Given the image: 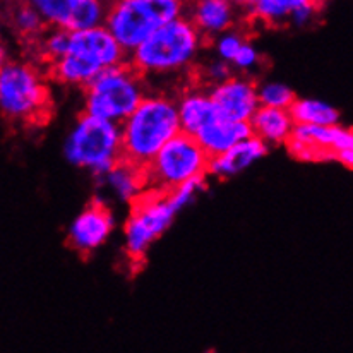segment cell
Returning <instances> with one entry per match:
<instances>
[{
    "label": "cell",
    "instance_id": "14",
    "mask_svg": "<svg viewBox=\"0 0 353 353\" xmlns=\"http://www.w3.org/2000/svg\"><path fill=\"white\" fill-rule=\"evenodd\" d=\"M323 0H252L250 14L268 26H307L319 14Z\"/></svg>",
    "mask_w": 353,
    "mask_h": 353
},
{
    "label": "cell",
    "instance_id": "1",
    "mask_svg": "<svg viewBox=\"0 0 353 353\" xmlns=\"http://www.w3.org/2000/svg\"><path fill=\"white\" fill-rule=\"evenodd\" d=\"M119 125L122 158L144 168L180 132L176 101L165 94H146Z\"/></svg>",
    "mask_w": 353,
    "mask_h": 353
},
{
    "label": "cell",
    "instance_id": "10",
    "mask_svg": "<svg viewBox=\"0 0 353 353\" xmlns=\"http://www.w3.org/2000/svg\"><path fill=\"white\" fill-rule=\"evenodd\" d=\"M288 153L307 163L338 161L347 168L353 163L352 129L336 125H296L287 139Z\"/></svg>",
    "mask_w": 353,
    "mask_h": 353
},
{
    "label": "cell",
    "instance_id": "22",
    "mask_svg": "<svg viewBox=\"0 0 353 353\" xmlns=\"http://www.w3.org/2000/svg\"><path fill=\"white\" fill-rule=\"evenodd\" d=\"M12 24L16 28V31L19 34H23L28 40H37L45 30H47V24L43 23V19L40 17V14L23 0V3L14 9L12 12Z\"/></svg>",
    "mask_w": 353,
    "mask_h": 353
},
{
    "label": "cell",
    "instance_id": "19",
    "mask_svg": "<svg viewBox=\"0 0 353 353\" xmlns=\"http://www.w3.org/2000/svg\"><path fill=\"white\" fill-rule=\"evenodd\" d=\"M176 114H179L180 130L192 136L208 120L218 115V112L211 101L210 91L199 90V88L194 90L192 88L176 101Z\"/></svg>",
    "mask_w": 353,
    "mask_h": 353
},
{
    "label": "cell",
    "instance_id": "21",
    "mask_svg": "<svg viewBox=\"0 0 353 353\" xmlns=\"http://www.w3.org/2000/svg\"><path fill=\"white\" fill-rule=\"evenodd\" d=\"M288 112L296 125H336L340 123V114L336 108L321 100L295 98Z\"/></svg>",
    "mask_w": 353,
    "mask_h": 353
},
{
    "label": "cell",
    "instance_id": "18",
    "mask_svg": "<svg viewBox=\"0 0 353 353\" xmlns=\"http://www.w3.org/2000/svg\"><path fill=\"white\" fill-rule=\"evenodd\" d=\"M250 134L264 144H285L294 130L295 122L287 108H274L259 105L249 120Z\"/></svg>",
    "mask_w": 353,
    "mask_h": 353
},
{
    "label": "cell",
    "instance_id": "15",
    "mask_svg": "<svg viewBox=\"0 0 353 353\" xmlns=\"http://www.w3.org/2000/svg\"><path fill=\"white\" fill-rule=\"evenodd\" d=\"M250 136V127L247 122H236L221 117L220 114L214 115L213 119L208 120L203 127L192 134L194 139L201 144L208 157L213 158L227 151L239 141L245 139Z\"/></svg>",
    "mask_w": 353,
    "mask_h": 353
},
{
    "label": "cell",
    "instance_id": "6",
    "mask_svg": "<svg viewBox=\"0 0 353 353\" xmlns=\"http://www.w3.org/2000/svg\"><path fill=\"white\" fill-rule=\"evenodd\" d=\"M86 90L84 114L120 123L146 97L143 76L129 62L103 69Z\"/></svg>",
    "mask_w": 353,
    "mask_h": 353
},
{
    "label": "cell",
    "instance_id": "24",
    "mask_svg": "<svg viewBox=\"0 0 353 353\" xmlns=\"http://www.w3.org/2000/svg\"><path fill=\"white\" fill-rule=\"evenodd\" d=\"M243 38L240 33H235V31H223L221 34H218L216 38V54L218 57L221 60H225V62L232 63V60L236 55V52H239V48L242 47L243 43Z\"/></svg>",
    "mask_w": 353,
    "mask_h": 353
},
{
    "label": "cell",
    "instance_id": "25",
    "mask_svg": "<svg viewBox=\"0 0 353 353\" xmlns=\"http://www.w3.org/2000/svg\"><path fill=\"white\" fill-rule=\"evenodd\" d=\"M259 60L261 57L259 54H257L256 48H254L250 43H247V41H243L242 47L239 48V52H236L234 60H232V65L240 70H250L259 63Z\"/></svg>",
    "mask_w": 353,
    "mask_h": 353
},
{
    "label": "cell",
    "instance_id": "13",
    "mask_svg": "<svg viewBox=\"0 0 353 353\" xmlns=\"http://www.w3.org/2000/svg\"><path fill=\"white\" fill-rule=\"evenodd\" d=\"M210 98L218 114L225 119L249 123L259 108L257 86L245 77H227L210 90Z\"/></svg>",
    "mask_w": 353,
    "mask_h": 353
},
{
    "label": "cell",
    "instance_id": "20",
    "mask_svg": "<svg viewBox=\"0 0 353 353\" xmlns=\"http://www.w3.org/2000/svg\"><path fill=\"white\" fill-rule=\"evenodd\" d=\"M108 187L114 190L120 201L132 203L144 189H146V174L144 168L130 163V161L120 158L117 163L110 168L105 175Z\"/></svg>",
    "mask_w": 353,
    "mask_h": 353
},
{
    "label": "cell",
    "instance_id": "9",
    "mask_svg": "<svg viewBox=\"0 0 353 353\" xmlns=\"http://www.w3.org/2000/svg\"><path fill=\"white\" fill-rule=\"evenodd\" d=\"M125 234V252L132 263H141L148 249L160 239L174 223L179 208L172 201L170 192L157 189H144L132 201Z\"/></svg>",
    "mask_w": 353,
    "mask_h": 353
},
{
    "label": "cell",
    "instance_id": "4",
    "mask_svg": "<svg viewBox=\"0 0 353 353\" xmlns=\"http://www.w3.org/2000/svg\"><path fill=\"white\" fill-rule=\"evenodd\" d=\"M50 114V91L43 74L28 62L0 69V115L10 122L43 123Z\"/></svg>",
    "mask_w": 353,
    "mask_h": 353
},
{
    "label": "cell",
    "instance_id": "11",
    "mask_svg": "<svg viewBox=\"0 0 353 353\" xmlns=\"http://www.w3.org/2000/svg\"><path fill=\"white\" fill-rule=\"evenodd\" d=\"M48 28L69 31L90 30L105 23L108 6L103 0H24Z\"/></svg>",
    "mask_w": 353,
    "mask_h": 353
},
{
    "label": "cell",
    "instance_id": "16",
    "mask_svg": "<svg viewBox=\"0 0 353 353\" xmlns=\"http://www.w3.org/2000/svg\"><path fill=\"white\" fill-rule=\"evenodd\" d=\"M268 153V144L257 139L256 136L250 134L245 139L239 141L227 151H223L218 157L210 158L208 165V174L216 176H234L242 174L249 167H252L256 161H259L264 154Z\"/></svg>",
    "mask_w": 353,
    "mask_h": 353
},
{
    "label": "cell",
    "instance_id": "7",
    "mask_svg": "<svg viewBox=\"0 0 353 353\" xmlns=\"http://www.w3.org/2000/svg\"><path fill=\"white\" fill-rule=\"evenodd\" d=\"M65 157L76 167L105 175L122 158L120 125L83 114L67 137Z\"/></svg>",
    "mask_w": 353,
    "mask_h": 353
},
{
    "label": "cell",
    "instance_id": "29",
    "mask_svg": "<svg viewBox=\"0 0 353 353\" xmlns=\"http://www.w3.org/2000/svg\"><path fill=\"white\" fill-rule=\"evenodd\" d=\"M0 2H12V0H0Z\"/></svg>",
    "mask_w": 353,
    "mask_h": 353
},
{
    "label": "cell",
    "instance_id": "30",
    "mask_svg": "<svg viewBox=\"0 0 353 353\" xmlns=\"http://www.w3.org/2000/svg\"><path fill=\"white\" fill-rule=\"evenodd\" d=\"M0 30H2V21H0Z\"/></svg>",
    "mask_w": 353,
    "mask_h": 353
},
{
    "label": "cell",
    "instance_id": "12",
    "mask_svg": "<svg viewBox=\"0 0 353 353\" xmlns=\"http://www.w3.org/2000/svg\"><path fill=\"white\" fill-rule=\"evenodd\" d=\"M114 230V216L107 204L93 199L76 218L69 228V243L74 250L86 256L103 245Z\"/></svg>",
    "mask_w": 353,
    "mask_h": 353
},
{
    "label": "cell",
    "instance_id": "28",
    "mask_svg": "<svg viewBox=\"0 0 353 353\" xmlns=\"http://www.w3.org/2000/svg\"><path fill=\"white\" fill-rule=\"evenodd\" d=\"M105 3H107V6H110V3H114V2H117V0H103Z\"/></svg>",
    "mask_w": 353,
    "mask_h": 353
},
{
    "label": "cell",
    "instance_id": "17",
    "mask_svg": "<svg viewBox=\"0 0 353 353\" xmlns=\"http://www.w3.org/2000/svg\"><path fill=\"white\" fill-rule=\"evenodd\" d=\"M187 19L203 37H218L232 30L235 24L236 7L230 0H190Z\"/></svg>",
    "mask_w": 353,
    "mask_h": 353
},
{
    "label": "cell",
    "instance_id": "26",
    "mask_svg": "<svg viewBox=\"0 0 353 353\" xmlns=\"http://www.w3.org/2000/svg\"><path fill=\"white\" fill-rule=\"evenodd\" d=\"M232 3L236 7V9H249L252 0H230Z\"/></svg>",
    "mask_w": 353,
    "mask_h": 353
},
{
    "label": "cell",
    "instance_id": "2",
    "mask_svg": "<svg viewBox=\"0 0 353 353\" xmlns=\"http://www.w3.org/2000/svg\"><path fill=\"white\" fill-rule=\"evenodd\" d=\"M203 45V34L187 17L161 24L130 52L129 63L141 76H167L189 69Z\"/></svg>",
    "mask_w": 353,
    "mask_h": 353
},
{
    "label": "cell",
    "instance_id": "3",
    "mask_svg": "<svg viewBox=\"0 0 353 353\" xmlns=\"http://www.w3.org/2000/svg\"><path fill=\"white\" fill-rule=\"evenodd\" d=\"M127 54L110 31L101 26L70 31L67 52L48 63L54 79L72 86H86L108 67L125 62Z\"/></svg>",
    "mask_w": 353,
    "mask_h": 353
},
{
    "label": "cell",
    "instance_id": "23",
    "mask_svg": "<svg viewBox=\"0 0 353 353\" xmlns=\"http://www.w3.org/2000/svg\"><path fill=\"white\" fill-rule=\"evenodd\" d=\"M257 98H259V105H264V107L287 108L288 110L296 97L294 91L285 84L268 83L257 88Z\"/></svg>",
    "mask_w": 353,
    "mask_h": 353
},
{
    "label": "cell",
    "instance_id": "8",
    "mask_svg": "<svg viewBox=\"0 0 353 353\" xmlns=\"http://www.w3.org/2000/svg\"><path fill=\"white\" fill-rule=\"evenodd\" d=\"M208 165L210 157L206 151L190 134L180 130L144 167L146 189L174 190L190 180L206 176Z\"/></svg>",
    "mask_w": 353,
    "mask_h": 353
},
{
    "label": "cell",
    "instance_id": "27",
    "mask_svg": "<svg viewBox=\"0 0 353 353\" xmlns=\"http://www.w3.org/2000/svg\"><path fill=\"white\" fill-rule=\"evenodd\" d=\"M7 62V50L2 43H0V69L3 67V63Z\"/></svg>",
    "mask_w": 353,
    "mask_h": 353
},
{
    "label": "cell",
    "instance_id": "5",
    "mask_svg": "<svg viewBox=\"0 0 353 353\" xmlns=\"http://www.w3.org/2000/svg\"><path fill=\"white\" fill-rule=\"evenodd\" d=\"M183 10L185 0H117L108 6L103 26L130 54L157 28L183 16Z\"/></svg>",
    "mask_w": 353,
    "mask_h": 353
}]
</instances>
